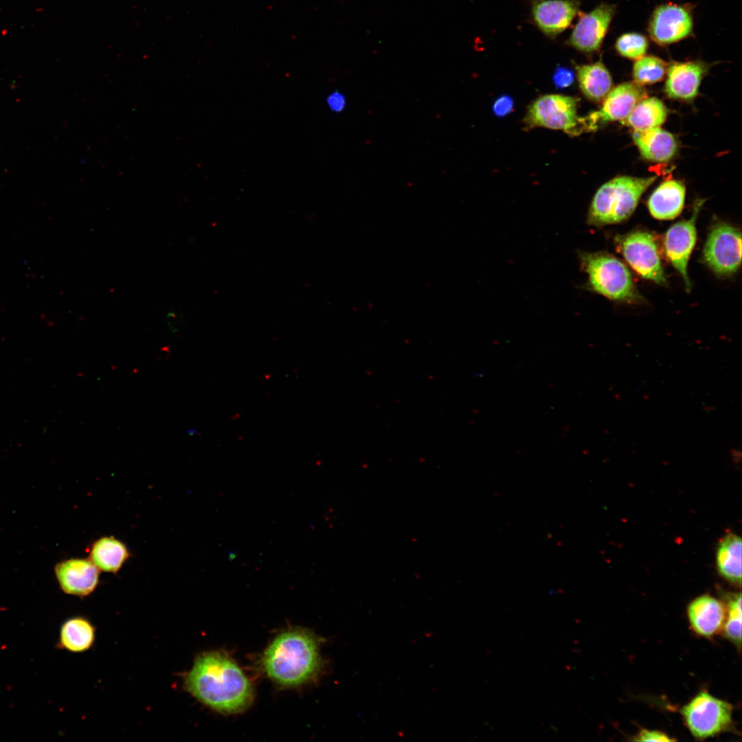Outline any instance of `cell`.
I'll return each mask as SVG.
<instances>
[{
	"instance_id": "cell-1",
	"label": "cell",
	"mask_w": 742,
	"mask_h": 742,
	"mask_svg": "<svg viewBox=\"0 0 742 742\" xmlns=\"http://www.w3.org/2000/svg\"><path fill=\"white\" fill-rule=\"evenodd\" d=\"M183 688L205 706L223 713L243 711L251 704L254 692L245 674L227 654H199L183 677Z\"/></svg>"
},
{
	"instance_id": "cell-2",
	"label": "cell",
	"mask_w": 742,
	"mask_h": 742,
	"mask_svg": "<svg viewBox=\"0 0 742 742\" xmlns=\"http://www.w3.org/2000/svg\"><path fill=\"white\" fill-rule=\"evenodd\" d=\"M262 665L276 683L295 686L310 681L322 667L316 638L303 629L279 634L265 650Z\"/></svg>"
},
{
	"instance_id": "cell-3",
	"label": "cell",
	"mask_w": 742,
	"mask_h": 742,
	"mask_svg": "<svg viewBox=\"0 0 742 742\" xmlns=\"http://www.w3.org/2000/svg\"><path fill=\"white\" fill-rule=\"evenodd\" d=\"M657 178L619 176L606 182L592 200L587 223L600 227L627 220L636 210L641 196Z\"/></svg>"
},
{
	"instance_id": "cell-4",
	"label": "cell",
	"mask_w": 742,
	"mask_h": 742,
	"mask_svg": "<svg viewBox=\"0 0 742 742\" xmlns=\"http://www.w3.org/2000/svg\"><path fill=\"white\" fill-rule=\"evenodd\" d=\"M581 269L587 276V287L607 298L629 303L642 302L631 274L618 258L607 252L579 251Z\"/></svg>"
},
{
	"instance_id": "cell-5",
	"label": "cell",
	"mask_w": 742,
	"mask_h": 742,
	"mask_svg": "<svg viewBox=\"0 0 742 742\" xmlns=\"http://www.w3.org/2000/svg\"><path fill=\"white\" fill-rule=\"evenodd\" d=\"M732 710L730 703L703 690L684 705L680 712L692 735L704 740L731 728Z\"/></svg>"
},
{
	"instance_id": "cell-6",
	"label": "cell",
	"mask_w": 742,
	"mask_h": 742,
	"mask_svg": "<svg viewBox=\"0 0 742 742\" xmlns=\"http://www.w3.org/2000/svg\"><path fill=\"white\" fill-rule=\"evenodd\" d=\"M524 123L528 128L561 130L572 137L586 131L583 117L577 114L576 99L559 94H546L535 100L528 107Z\"/></svg>"
},
{
	"instance_id": "cell-7",
	"label": "cell",
	"mask_w": 742,
	"mask_h": 742,
	"mask_svg": "<svg viewBox=\"0 0 742 742\" xmlns=\"http://www.w3.org/2000/svg\"><path fill=\"white\" fill-rule=\"evenodd\" d=\"M616 246L629 265L642 278L664 285L661 258L654 236L637 230L615 238Z\"/></svg>"
},
{
	"instance_id": "cell-8",
	"label": "cell",
	"mask_w": 742,
	"mask_h": 742,
	"mask_svg": "<svg viewBox=\"0 0 742 742\" xmlns=\"http://www.w3.org/2000/svg\"><path fill=\"white\" fill-rule=\"evenodd\" d=\"M704 260L718 276L734 273L741 261V235L736 227L724 223L715 224L704 245Z\"/></svg>"
},
{
	"instance_id": "cell-9",
	"label": "cell",
	"mask_w": 742,
	"mask_h": 742,
	"mask_svg": "<svg viewBox=\"0 0 742 742\" xmlns=\"http://www.w3.org/2000/svg\"><path fill=\"white\" fill-rule=\"evenodd\" d=\"M693 5L671 2L656 6L648 23L647 31L657 45L665 47L692 36Z\"/></svg>"
},
{
	"instance_id": "cell-10",
	"label": "cell",
	"mask_w": 742,
	"mask_h": 742,
	"mask_svg": "<svg viewBox=\"0 0 742 742\" xmlns=\"http://www.w3.org/2000/svg\"><path fill=\"white\" fill-rule=\"evenodd\" d=\"M616 12V5L601 3L589 12L580 11L565 45L584 54L598 52Z\"/></svg>"
},
{
	"instance_id": "cell-11",
	"label": "cell",
	"mask_w": 742,
	"mask_h": 742,
	"mask_svg": "<svg viewBox=\"0 0 742 742\" xmlns=\"http://www.w3.org/2000/svg\"><path fill=\"white\" fill-rule=\"evenodd\" d=\"M705 200L697 199L691 217L677 222L666 232L664 238L666 255L675 269L681 274L688 291L690 290L687 267L697 240L696 221Z\"/></svg>"
},
{
	"instance_id": "cell-12",
	"label": "cell",
	"mask_w": 742,
	"mask_h": 742,
	"mask_svg": "<svg viewBox=\"0 0 742 742\" xmlns=\"http://www.w3.org/2000/svg\"><path fill=\"white\" fill-rule=\"evenodd\" d=\"M646 96L644 89L636 82H624L616 86L605 98L598 111L583 117L586 131L596 130L609 122L623 121L635 105Z\"/></svg>"
},
{
	"instance_id": "cell-13",
	"label": "cell",
	"mask_w": 742,
	"mask_h": 742,
	"mask_svg": "<svg viewBox=\"0 0 742 742\" xmlns=\"http://www.w3.org/2000/svg\"><path fill=\"white\" fill-rule=\"evenodd\" d=\"M580 4V0H531V18L544 36L554 39L571 26Z\"/></svg>"
},
{
	"instance_id": "cell-14",
	"label": "cell",
	"mask_w": 742,
	"mask_h": 742,
	"mask_svg": "<svg viewBox=\"0 0 742 742\" xmlns=\"http://www.w3.org/2000/svg\"><path fill=\"white\" fill-rule=\"evenodd\" d=\"M710 65L696 60L672 62L668 65L665 82L666 95L674 100L691 101L696 98Z\"/></svg>"
},
{
	"instance_id": "cell-15",
	"label": "cell",
	"mask_w": 742,
	"mask_h": 742,
	"mask_svg": "<svg viewBox=\"0 0 742 742\" xmlns=\"http://www.w3.org/2000/svg\"><path fill=\"white\" fill-rule=\"evenodd\" d=\"M55 573L61 589L73 596H87L99 583L100 570L89 559L63 561L56 565Z\"/></svg>"
},
{
	"instance_id": "cell-16",
	"label": "cell",
	"mask_w": 742,
	"mask_h": 742,
	"mask_svg": "<svg viewBox=\"0 0 742 742\" xmlns=\"http://www.w3.org/2000/svg\"><path fill=\"white\" fill-rule=\"evenodd\" d=\"M687 616L695 633L702 637L711 638L722 631L726 608L719 600L704 594L689 603Z\"/></svg>"
},
{
	"instance_id": "cell-17",
	"label": "cell",
	"mask_w": 742,
	"mask_h": 742,
	"mask_svg": "<svg viewBox=\"0 0 742 742\" xmlns=\"http://www.w3.org/2000/svg\"><path fill=\"white\" fill-rule=\"evenodd\" d=\"M632 137L641 155L650 161L666 162L673 159L677 151L675 137L660 127L633 131Z\"/></svg>"
},
{
	"instance_id": "cell-18",
	"label": "cell",
	"mask_w": 742,
	"mask_h": 742,
	"mask_svg": "<svg viewBox=\"0 0 742 742\" xmlns=\"http://www.w3.org/2000/svg\"><path fill=\"white\" fill-rule=\"evenodd\" d=\"M686 187L677 180L663 181L651 194L648 200L651 214L659 220H670L677 217L684 205Z\"/></svg>"
},
{
	"instance_id": "cell-19",
	"label": "cell",
	"mask_w": 742,
	"mask_h": 742,
	"mask_svg": "<svg viewBox=\"0 0 742 742\" xmlns=\"http://www.w3.org/2000/svg\"><path fill=\"white\" fill-rule=\"evenodd\" d=\"M576 77L583 93L594 102L605 99L611 90V76L600 60L590 64L576 65Z\"/></svg>"
},
{
	"instance_id": "cell-20",
	"label": "cell",
	"mask_w": 742,
	"mask_h": 742,
	"mask_svg": "<svg viewBox=\"0 0 742 742\" xmlns=\"http://www.w3.org/2000/svg\"><path fill=\"white\" fill-rule=\"evenodd\" d=\"M95 631V627L87 618L71 617L61 625L58 647L72 653L85 652L93 647Z\"/></svg>"
},
{
	"instance_id": "cell-21",
	"label": "cell",
	"mask_w": 742,
	"mask_h": 742,
	"mask_svg": "<svg viewBox=\"0 0 742 742\" xmlns=\"http://www.w3.org/2000/svg\"><path fill=\"white\" fill-rule=\"evenodd\" d=\"M130 556L124 543L113 537L96 540L89 552V559L100 570L116 573Z\"/></svg>"
},
{
	"instance_id": "cell-22",
	"label": "cell",
	"mask_w": 742,
	"mask_h": 742,
	"mask_svg": "<svg viewBox=\"0 0 742 742\" xmlns=\"http://www.w3.org/2000/svg\"><path fill=\"white\" fill-rule=\"evenodd\" d=\"M716 563L721 576L737 585L741 583V539L734 533L726 535L720 541L716 552Z\"/></svg>"
},
{
	"instance_id": "cell-23",
	"label": "cell",
	"mask_w": 742,
	"mask_h": 742,
	"mask_svg": "<svg viewBox=\"0 0 742 742\" xmlns=\"http://www.w3.org/2000/svg\"><path fill=\"white\" fill-rule=\"evenodd\" d=\"M668 110L657 98H644L622 121L633 131H644L660 127L666 120Z\"/></svg>"
},
{
	"instance_id": "cell-24",
	"label": "cell",
	"mask_w": 742,
	"mask_h": 742,
	"mask_svg": "<svg viewBox=\"0 0 742 742\" xmlns=\"http://www.w3.org/2000/svg\"><path fill=\"white\" fill-rule=\"evenodd\" d=\"M668 65L660 58L644 56L636 60L633 66L632 75L635 82L640 85L656 83L664 79Z\"/></svg>"
},
{
	"instance_id": "cell-25",
	"label": "cell",
	"mask_w": 742,
	"mask_h": 742,
	"mask_svg": "<svg viewBox=\"0 0 742 742\" xmlns=\"http://www.w3.org/2000/svg\"><path fill=\"white\" fill-rule=\"evenodd\" d=\"M726 616L722 631L725 637L739 649L741 644V594H726Z\"/></svg>"
},
{
	"instance_id": "cell-26",
	"label": "cell",
	"mask_w": 742,
	"mask_h": 742,
	"mask_svg": "<svg viewBox=\"0 0 742 742\" xmlns=\"http://www.w3.org/2000/svg\"><path fill=\"white\" fill-rule=\"evenodd\" d=\"M649 47L647 36L637 32L620 35L615 43V49L621 56L631 60H638L645 56Z\"/></svg>"
},
{
	"instance_id": "cell-27",
	"label": "cell",
	"mask_w": 742,
	"mask_h": 742,
	"mask_svg": "<svg viewBox=\"0 0 742 742\" xmlns=\"http://www.w3.org/2000/svg\"><path fill=\"white\" fill-rule=\"evenodd\" d=\"M552 79L557 88H567L574 82V74L571 69L563 66H557L553 74Z\"/></svg>"
},
{
	"instance_id": "cell-28",
	"label": "cell",
	"mask_w": 742,
	"mask_h": 742,
	"mask_svg": "<svg viewBox=\"0 0 742 742\" xmlns=\"http://www.w3.org/2000/svg\"><path fill=\"white\" fill-rule=\"evenodd\" d=\"M634 741H675V739H671L668 735L665 733L654 730H646L643 729L638 733L635 737Z\"/></svg>"
},
{
	"instance_id": "cell-29",
	"label": "cell",
	"mask_w": 742,
	"mask_h": 742,
	"mask_svg": "<svg viewBox=\"0 0 742 742\" xmlns=\"http://www.w3.org/2000/svg\"><path fill=\"white\" fill-rule=\"evenodd\" d=\"M513 100L507 95H503L495 100L493 104V111L497 116H505L513 109Z\"/></svg>"
},
{
	"instance_id": "cell-30",
	"label": "cell",
	"mask_w": 742,
	"mask_h": 742,
	"mask_svg": "<svg viewBox=\"0 0 742 742\" xmlns=\"http://www.w3.org/2000/svg\"><path fill=\"white\" fill-rule=\"evenodd\" d=\"M327 104L330 110L338 112L345 106V98L341 93H331L327 98Z\"/></svg>"
}]
</instances>
